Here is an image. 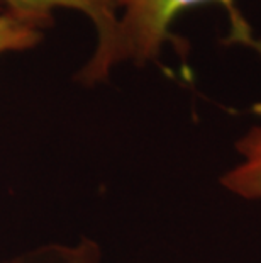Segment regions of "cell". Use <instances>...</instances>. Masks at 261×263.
Instances as JSON below:
<instances>
[{
    "label": "cell",
    "instance_id": "obj_3",
    "mask_svg": "<svg viewBox=\"0 0 261 263\" xmlns=\"http://www.w3.org/2000/svg\"><path fill=\"white\" fill-rule=\"evenodd\" d=\"M239 160L220 178V185L244 200H261V124L237 139Z\"/></svg>",
    "mask_w": 261,
    "mask_h": 263
},
{
    "label": "cell",
    "instance_id": "obj_4",
    "mask_svg": "<svg viewBox=\"0 0 261 263\" xmlns=\"http://www.w3.org/2000/svg\"><path fill=\"white\" fill-rule=\"evenodd\" d=\"M0 0V54L26 51L43 41L44 29L36 21L4 9Z\"/></svg>",
    "mask_w": 261,
    "mask_h": 263
},
{
    "label": "cell",
    "instance_id": "obj_5",
    "mask_svg": "<svg viewBox=\"0 0 261 263\" xmlns=\"http://www.w3.org/2000/svg\"><path fill=\"white\" fill-rule=\"evenodd\" d=\"M4 263H101V250L92 239L83 238L73 245H53L34 250Z\"/></svg>",
    "mask_w": 261,
    "mask_h": 263
},
{
    "label": "cell",
    "instance_id": "obj_1",
    "mask_svg": "<svg viewBox=\"0 0 261 263\" xmlns=\"http://www.w3.org/2000/svg\"><path fill=\"white\" fill-rule=\"evenodd\" d=\"M204 4L222 5L229 21V44H241L261 54V43L243 15L237 0H112L115 21L98 39L78 80L93 85L105 80L117 65L143 66L159 58L166 43H176L171 26L185 10Z\"/></svg>",
    "mask_w": 261,
    "mask_h": 263
},
{
    "label": "cell",
    "instance_id": "obj_2",
    "mask_svg": "<svg viewBox=\"0 0 261 263\" xmlns=\"http://www.w3.org/2000/svg\"><path fill=\"white\" fill-rule=\"evenodd\" d=\"M5 9L14 10L27 19L36 21L43 27H51L56 10L83 12L95 26L97 39L104 37L115 21L112 0H2Z\"/></svg>",
    "mask_w": 261,
    "mask_h": 263
}]
</instances>
